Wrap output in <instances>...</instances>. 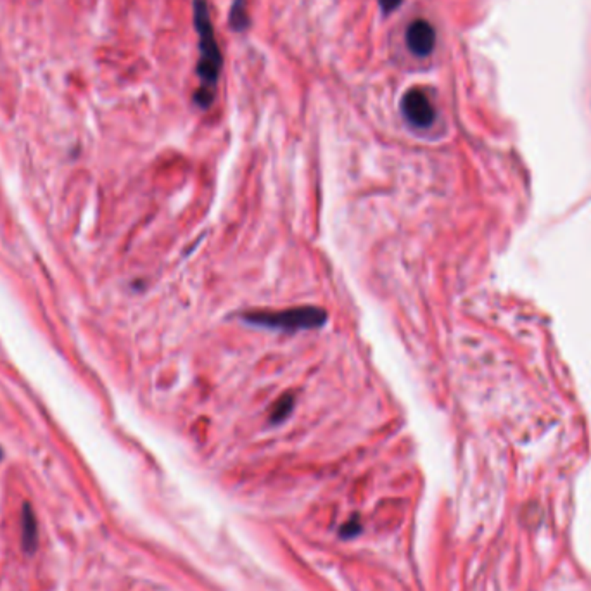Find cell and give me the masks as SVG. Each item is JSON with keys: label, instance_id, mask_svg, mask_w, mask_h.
Returning <instances> with one entry per match:
<instances>
[{"label": "cell", "instance_id": "cell-4", "mask_svg": "<svg viewBox=\"0 0 591 591\" xmlns=\"http://www.w3.org/2000/svg\"><path fill=\"white\" fill-rule=\"evenodd\" d=\"M407 45L410 52L417 57L431 56L436 47V30L425 19H415L407 30Z\"/></svg>", "mask_w": 591, "mask_h": 591}, {"label": "cell", "instance_id": "cell-5", "mask_svg": "<svg viewBox=\"0 0 591 591\" xmlns=\"http://www.w3.org/2000/svg\"><path fill=\"white\" fill-rule=\"evenodd\" d=\"M21 541L23 550L30 555L36 552L39 548V524H36V517L33 513V508L30 503L23 505L21 512Z\"/></svg>", "mask_w": 591, "mask_h": 591}, {"label": "cell", "instance_id": "cell-9", "mask_svg": "<svg viewBox=\"0 0 591 591\" xmlns=\"http://www.w3.org/2000/svg\"><path fill=\"white\" fill-rule=\"evenodd\" d=\"M401 4H403V0H379V6L384 14H391V12L396 11Z\"/></svg>", "mask_w": 591, "mask_h": 591}, {"label": "cell", "instance_id": "cell-6", "mask_svg": "<svg viewBox=\"0 0 591 591\" xmlns=\"http://www.w3.org/2000/svg\"><path fill=\"white\" fill-rule=\"evenodd\" d=\"M228 25L234 32H246L251 25V18L248 12V2L246 0H234L228 16Z\"/></svg>", "mask_w": 591, "mask_h": 591}, {"label": "cell", "instance_id": "cell-8", "mask_svg": "<svg viewBox=\"0 0 591 591\" xmlns=\"http://www.w3.org/2000/svg\"><path fill=\"white\" fill-rule=\"evenodd\" d=\"M360 533H361V524H360V521H358V517H354V519L347 521L346 524L341 528V536H343L344 539L354 538V536L360 535Z\"/></svg>", "mask_w": 591, "mask_h": 591}, {"label": "cell", "instance_id": "cell-3", "mask_svg": "<svg viewBox=\"0 0 591 591\" xmlns=\"http://www.w3.org/2000/svg\"><path fill=\"white\" fill-rule=\"evenodd\" d=\"M403 116L411 127L429 128L436 120V111L429 97L420 89H410L401 100Z\"/></svg>", "mask_w": 591, "mask_h": 591}, {"label": "cell", "instance_id": "cell-2", "mask_svg": "<svg viewBox=\"0 0 591 591\" xmlns=\"http://www.w3.org/2000/svg\"><path fill=\"white\" fill-rule=\"evenodd\" d=\"M248 322L255 325L270 327V329L282 330H301L320 327L325 322L327 315L320 308H292L286 312H255L244 316Z\"/></svg>", "mask_w": 591, "mask_h": 591}, {"label": "cell", "instance_id": "cell-7", "mask_svg": "<svg viewBox=\"0 0 591 591\" xmlns=\"http://www.w3.org/2000/svg\"><path fill=\"white\" fill-rule=\"evenodd\" d=\"M292 410V396H283L282 400L279 401V403L275 405V408H273V413H272V420L273 422H280L282 418L287 417V413Z\"/></svg>", "mask_w": 591, "mask_h": 591}, {"label": "cell", "instance_id": "cell-1", "mask_svg": "<svg viewBox=\"0 0 591 591\" xmlns=\"http://www.w3.org/2000/svg\"><path fill=\"white\" fill-rule=\"evenodd\" d=\"M192 8H194V26L199 36V54H201L197 63V76L201 80V85L195 90L194 100L197 106L206 109L215 100L216 83L224 67V56L216 42L208 2L194 0Z\"/></svg>", "mask_w": 591, "mask_h": 591}]
</instances>
